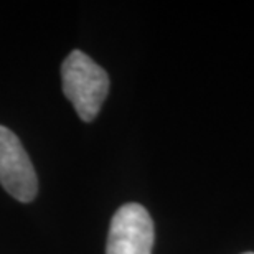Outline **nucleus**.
Listing matches in <instances>:
<instances>
[{"instance_id":"1","label":"nucleus","mask_w":254,"mask_h":254,"mask_svg":"<svg viewBox=\"0 0 254 254\" xmlns=\"http://www.w3.org/2000/svg\"><path fill=\"white\" fill-rule=\"evenodd\" d=\"M63 93L84 123L99 114L109 93V76L88 55L73 50L62 64Z\"/></svg>"},{"instance_id":"2","label":"nucleus","mask_w":254,"mask_h":254,"mask_svg":"<svg viewBox=\"0 0 254 254\" xmlns=\"http://www.w3.org/2000/svg\"><path fill=\"white\" fill-rule=\"evenodd\" d=\"M154 221L139 203H126L111 220L106 254H152Z\"/></svg>"},{"instance_id":"3","label":"nucleus","mask_w":254,"mask_h":254,"mask_svg":"<svg viewBox=\"0 0 254 254\" xmlns=\"http://www.w3.org/2000/svg\"><path fill=\"white\" fill-rule=\"evenodd\" d=\"M0 184L15 200L28 203L38 190L33 164L12 130L0 126Z\"/></svg>"},{"instance_id":"4","label":"nucleus","mask_w":254,"mask_h":254,"mask_svg":"<svg viewBox=\"0 0 254 254\" xmlns=\"http://www.w3.org/2000/svg\"><path fill=\"white\" fill-rule=\"evenodd\" d=\"M245 254H254V253H245Z\"/></svg>"}]
</instances>
